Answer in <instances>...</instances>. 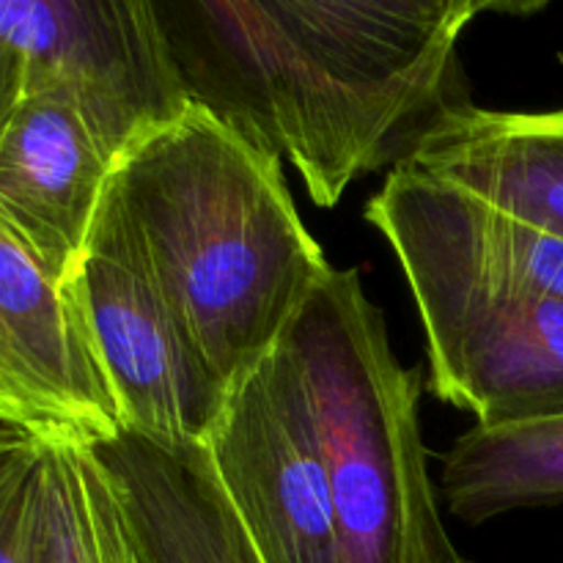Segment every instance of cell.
I'll return each mask as SVG.
<instances>
[{
	"label": "cell",
	"mask_w": 563,
	"mask_h": 563,
	"mask_svg": "<svg viewBox=\"0 0 563 563\" xmlns=\"http://www.w3.org/2000/svg\"><path fill=\"white\" fill-rule=\"evenodd\" d=\"M401 163L460 181L563 240V108L522 113L460 99Z\"/></svg>",
	"instance_id": "8fae6325"
},
{
	"label": "cell",
	"mask_w": 563,
	"mask_h": 563,
	"mask_svg": "<svg viewBox=\"0 0 563 563\" xmlns=\"http://www.w3.org/2000/svg\"><path fill=\"white\" fill-rule=\"evenodd\" d=\"M0 418L36 438L88 445L121 434L69 284L55 280L0 225Z\"/></svg>",
	"instance_id": "ba28073f"
},
{
	"label": "cell",
	"mask_w": 563,
	"mask_h": 563,
	"mask_svg": "<svg viewBox=\"0 0 563 563\" xmlns=\"http://www.w3.org/2000/svg\"><path fill=\"white\" fill-rule=\"evenodd\" d=\"M38 440L47 471L44 563H157L99 451L55 434Z\"/></svg>",
	"instance_id": "5bb4252c"
},
{
	"label": "cell",
	"mask_w": 563,
	"mask_h": 563,
	"mask_svg": "<svg viewBox=\"0 0 563 563\" xmlns=\"http://www.w3.org/2000/svg\"><path fill=\"white\" fill-rule=\"evenodd\" d=\"M190 102L289 159L330 209L401 163L460 102L456 47L478 14L555 0H146Z\"/></svg>",
	"instance_id": "6da1fadb"
},
{
	"label": "cell",
	"mask_w": 563,
	"mask_h": 563,
	"mask_svg": "<svg viewBox=\"0 0 563 563\" xmlns=\"http://www.w3.org/2000/svg\"><path fill=\"white\" fill-rule=\"evenodd\" d=\"M203 445L264 563H335L328 449L289 335L231 388Z\"/></svg>",
	"instance_id": "5b68a950"
},
{
	"label": "cell",
	"mask_w": 563,
	"mask_h": 563,
	"mask_svg": "<svg viewBox=\"0 0 563 563\" xmlns=\"http://www.w3.org/2000/svg\"><path fill=\"white\" fill-rule=\"evenodd\" d=\"M47 539L44 445L27 434L0 462V563H42Z\"/></svg>",
	"instance_id": "9a60e30c"
},
{
	"label": "cell",
	"mask_w": 563,
	"mask_h": 563,
	"mask_svg": "<svg viewBox=\"0 0 563 563\" xmlns=\"http://www.w3.org/2000/svg\"><path fill=\"white\" fill-rule=\"evenodd\" d=\"M115 473L157 563H264L209 460L207 445L165 449L121 432L93 445Z\"/></svg>",
	"instance_id": "7c38bea8"
},
{
	"label": "cell",
	"mask_w": 563,
	"mask_h": 563,
	"mask_svg": "<svg viewBox=\"0 0 563 563\" xmlns=\"http://www.w3.org/2000/svg\"><path fill=\"white\" fill-rule=\"evenodd\" d=\"M119 157L82 93L25 88L0 137V225L60 284L86 253Z\"/></svg>",
	"instance_id": "9c48e42d"
},
{
	"label": "cell",
	"mask_w": 563,
	"mask_h": 563,
	"mask_svg": "<svg viewBox=\"0 0 563 563\" xmlns=\"http://www.w3.org/2000/svg\"><path fill=\"white\" fill-rule=\"evenodd\" d=\"M27 88V66L20 55L0 42V137L14 115L16 104L25 97Z\"/></svg>",
	"instance_id": "2e32d148"
},
{
	"label": "cell",
	"mask_w": 563,
	"mask_h": 563,
	"mask_svg": "<svg viewBox=\"0 0 563 563\" xmlns=\"http://www.w3.org/2000/svg\"><path fill=\"white\" fill-rule=\"evenodd\" d=\"M0 423H3V418H0Z\"/></svg>",
	"instance_id": "d6986e66"
},
{
	"label": "cell",
	"mask_w": 563,
	"mask_h": 563,
	"mask_svg": "<svg viewBox=\"0 0 563 563\" xmlns=\"http://www.w3.org/2000/svg\"><path fill=\"white\" fill-rule=\"evenodd\" d=\"M108 198L229 390L284 344L333 269L284 159L198 102L121 154Z\"/></svg>",
	"instance_id": "7a4b0ae2"
},
{
	"label": "cell",
	"mask_w": 563,
	"mask_h": 563,
	"mask_svg": "<svg viewBox=\"0 0 563 563\" xmlns=\"http://www.w3.org/2000/svg\"><path fill=\"white\" fill-rule=\"evenodd\" d=\"M429 388L478 427L563 416V300L407 275Z\"/></svg>",
	"instance_id": "8992f818"
},
{
	"label": "cell",
	"mask_w": 563,
	"mask_h": 563,
	"mask_svg": "<svg viewBox=\"0 0 563 563\" xmlns=\"http://www.w3.org/2000/svg\"><path fill=\"white\" fill-rule=\"evenodd\" d=\"M0 42L27 86L82 93L121 154L190 104L146 0H0Z\"/></svg>",
	"instance_id": "52a82bcc"
},
{
	"label": "cell",
	"mask_w": 563,
	"mask_h": 563,
	"mask_svg": "<svg viewBox=\"0 0 563 563\" xmlns=\"http://www.w3.org/2000/svg\"><path fill=\"white\" fill-rule=\"evenodd\" d=\"M440 493L454 517L487 522L563 504V416L473 427L443 454Z\"/></svg>",
	"instance_id": "4fadbf2b"
},
{
	"label": "cell",
	"mask_w": 563,
	"mask_h": 563,
	"mask_svg": "<svg viewBox=\"0 0 563 563\" xmlns=\"http://www.w3.org/2000/svg\"><path fill=\"white\" fill-rule=\"evenodd\" d=\"M66 284L119 407L121 432L165 449L207 443L231 390L179 322L108 192Z\"/></svg>",
	"instance_id": "277c9868"
},
{
	"label": "cell",
	"mask_w": 563,
	"mask_h": 563,
	"mask_svg": "<svg viewBox=\"0 0 563 563\" xmlns=\"http://www.w3.org/2000/svg\"><path fill=\"white\" fill-rule=\"evenodd\" d=\"M330 462L335 563H471L451 542L421 432V372L390 344L357 269L333 267L286 333Z\"/></svg>",
	"instance_id": "3957f363"
},
{
	"label": "cell",
	"mask_w": 563,
	"mask_h": 563,
	"mask_svg": "<svg viewBox=\"0 0 563 563\" xmlns=\"http://www.w3.org/2000/svg\"><path fill=\"white\" fill-rule=\"evenodd\" d=\"M27 434H31V432H25V429L9 427V423H0V462H3L5 456H9L11 451L16 449V445L25 443Z\"/></svg>",
	"instance_id": "e0dca14e"
},
{
	"label": "cell",
	"mask_w": 563,
	"mask_h": 563,
	"mask_svg": "<svg viewBox=\"0 0 563 563\" xmlns=\"http://www.w3.org/2000/svg\"><path fill=\"white\" fill-rule=\"evenodd\" d=\"M366 220L401 273L563 300V240L460 181L396 163Z\"/></svg>",
	"instance_id": "30bf717a"
},
{
	"label": "cell",
	"mask_w": 563,
	"mask_h": 563,
	"mask_svg": "<svg viewBox=\"0 0 563 563\" xmlns=\"http://www.w3.org/2000/svg\"><path fill=\"white\" fill-rule=\"evenodd\" d=\"M44 542H47V539H44ZM42 563H44V559H42Z\"/></svg>",
	"instance_id": "ac0fdd59"
}]
</instances>
